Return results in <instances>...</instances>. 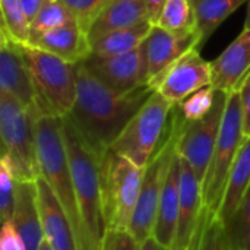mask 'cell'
Wrapping results in <instances>:
<instances>
[{
	"instance_id": "obj_1",
	"label": "cell",
	"mask_w": 250,
	"mask_h": 250,
	"mask_svg": "<svg viewBox=\"0 0 250 250\" xmlns=\"http://www.w3.org/2000/svg\"><path fill=\"white\" fill-rule=\"evenodd\" d=\"M76 101L66 117L92 149L104 157L154 89L144 85L129 94H117L94 78L82 63L76 64Z\"/></svg>"
},
{
	"instance_id": "obj_2",
	"label": "cell",
	"mask_w": 250,
	"mask_h": 250,
	"mask_svg": "<svg viewBox=\"0 0 250 250\" xmlns=\"http://www.w3.org/2000/svg\"><path fill=\"white\" fill-rule=\"evenodd\" d=\"M63 132L86 250H101L105 234L101 192L103 157L92 149L67 117H63Z\"/></svg>"
},
{
	"instance_id": "obj_3",
	"label": "cell",
	"mask_w": 250,
	"mask_h": 250,
	"mask_svg": "<svg viewBox=\"0 0 250 250\" xmlns=\"http://www.w3.org/2000/svg\"><path fill=\"white\" fill-rule=\"evenodd\" d=\"M35 146L40 176L48 183L53 193L63 205L76 236L78 250H86L66 149L63 117L44 114L35 120Z\"/></svg>"
},
{
	"instance_id": "obj_4",
	"label": "cell",
	"mask_w": 250,
	"mask_h": 250,
	"mask_svg": "<svg viewBox=\"0 0 250 250\" xmlns=\"http://www.w3.org/2000/svg\"><path fill=\"white\" fill-rule=\"evenodd\" d=\"M19 48L37 92L41 116L66 117L76 101V64L31 44L19 42Z\"/></svg>"
},
{
	"instance_id": "obj_5",
	"label": "cell",
	"mask_w": 250,
	"mask_h": 250,
	"mask_svg": "<svg viewBox=\"0 0 250 250\" xmlns=\"http://www.w3.org/2000/svg\"><path fill=\"white\" fill-rule=\"evenodd\" d=\"M145 168L108 149L101 160V192L105 231L129 230Z\"/></svg>"
},
{
	"instance_id": "obj_6",
	"label": "cell",
	"mask_w": 250,
	"mask_h": 250,
	"mask_svg": "<svg viewBox=\"0 0 250 250\" xmlns=\"http://www.w3.org/2000/svg\"><path fill=\"white\" fill-rule=\"evenodd\" d=\"M174 107L154 89L111 144L110 149L145 168L167 133Z\"/></svg>"
},
{
	"instance_id": "obj_7",
	"label": "cell",
	"mask_w": 250,
	"mask_h": 250,
	"mask_svg": "<svg viewBox=\"0 0 250 250\" xmlns=\"http://www.w3.org/2000/svg\"><path fill=\"white\" fill-rule=\"evenodd\" d=\"M38 117L10 95L0 92V136L3 155L18 182H35L40 167L35 146V120Z\"/></svg>"
},
{
	"instance_id": "obj_8",
	"label": "cell",
	"mask_w": 250,
	"mask_h": 250,
	"mask_svg": "<svg viewBox=\"0 0 250 250\" xmlns=\"http://www.w3.org/2000/svg\"><path fill=\"white\" fill-rule=\"evenodd\" d=\"M245 141L243 111L239 91L227 94V104L221 120L214 155L202 185L204 207L218 214L223 204L230 167Z\"/></svg>"
},
{
	"instance_id": "obj_9",
	"label": "cell",
	"mask_w": 250,
	"mask_h": 250,
	"mask_svg": "<svg viewBox=\"0 0 250 250\" xmlns=\"http://www.w3.org/2000/svg\"><path fill=\"white\" fill-rule=\"evenodd\" d=\"M226 104L227 94L217 91L214 107L205 117L195 122H185L183 119L177 141V154L190 164L202 185L214 155Z\"/></svg>"
},
{
	"instance_id": "obj_10",
	"label": "cell",
	"mask_w": 250,
	"mask_h": 250,
	"mask_svg": "<svg viewBox=\"0 0 250 250\" xmlns=\"http://www.w3.org/2000/svg\"><path fill=\"white\" fill-rule=\"evenodd\" d=\"M82 66L100 82L117 94H129L148 85V57L145 42L138 48L117 56H89Z\"/></svg>"
},
{
	"instance_id": "obj_11",
	"label": "cell",
	"mask_w": 250,
	"mask_h": 250,
	"mask_svg": "<svg viewBox=\"0 0 250 250\" xmlns=\"http://www.w3.org/2000/svg\"><path fill=\"white\" fill-rule=\"evenodd\" d=\"M209 85H212L211 62L205 60L198 48L186 53L149 83L173 105H179L189 95Z\"/></svg>"
},
{
	"instance_id": "obj_12",
	"label": "cell",
	"mask_w": 250,
	"mask_h": 250,
	"mask_svg": "<svg viewBox=\"0 0 250 250\" xmlns=\"http://www.w3.org/2000/svg\"><path fill=\"white\" fill-rule=\"evenodd\" d=\"M0 92L15 98L37 117L41 116L37 92L19 42L13 41L4 31L0 34Z\"/></svg>"
},
{
	"instance_id": "obj_13",
	"label": "cell",
	"mask_w": 250,
	"mask_h": 250,
	"mask_svg": "<svg viewBox=\"0 0 250 250\" xmlns=\"http://www.w3.org/2000/svg\"><path fill=\"white\" fill-rule=\"evenodd\" d=\"M198 32H171L158 25H152L145 40L148 57V85L164 73L173 63L193 48H199Z\"/></svg>"
},
{
	"instance_id": "obj_14",
	"label": "cell",
	"mask_w": 250,
	"mask_h": 250,
	"mask_svg": "<svg viewBox=\"0 0 250 250\" xmlns=\"http://www.w3.org/2000/svg\"><path fill=\"white\" fill-rule=\"evenodd\" d=\"M202 208V183L190 164L180 157V202L171 250H188L196 231Z\"/></svg>"
},
{
	"instance_id": "obj_15",
	"label": "cell",
	"mask_w": 250,
	"mask_h": 250,
	"mask_svg": "<svg viewBox=\"0 0 250 250\" xmlns=\"http://www.w3.org/2000/svg\"><path fill=\"white\" fill-rule=\"evenodd\" d=\"M37 202L44 240L53 250H78V242L70 220L63 205L41 176L37 179Z\"/></svg>"
},
{
	"instance_id": "obj_16",
	"label": "cell",
	"mask_w": 250,
	"mask_h": 250,
	"mask_svg": "<svg viewBox=\"0 0 250 250\" xmlns=\"http://www.w3.org/2000/svg\"><path fill=\"white\" fill-rule=\"evenodd\" d=\"M212 86L217 91L230 94L239 91L250 75V29H245L239 37L211 62Z\"/></svg>"
},
{
	"instance_id": "obj_17",
	"label": "cell",
	"mask_w": 250,
	"mask_h": 250,
	"mask_svg": "<svg viewBox=\"0 0 250 250\" xmlns=\"http://www.w3.org/2000/svg\"><path fill=\"white\" fill-rule=\"evenodd\" d=\"M28 44L73 64L83 62L91 54L88 32L78 21L47 31L32 38Z\"/></svg>"
},
{
	"instance_id": "obj_18",
	"label": "cell",
	"mask_w": 250,
	"mask_h": 250,
	"mask_svg": "<svg viewBox=\"0 0 250 250\" xmlns=\"http://www.w3.org/2000/svg\"><path fill=\"white\" fill-rule=\"evenodd\" d=\"M22 236L26 250H38L44 242L37 202V180L18 182L15 209L10 220Z\"/></svg>"
},
{
	"instance_id": "obj_19",
	"label": "cell",
	"mask_w": 250,
	"mask_h": 250,
	"mask_svg": "<svg viewBox=\"0 0 250 250\" xmlns=\"http://www.w3.org/2000/svg\"><path fill=\"white\" fill-rule=\"evenodd\" d=\"M144 22H149L145 0H107L91 22L88 37L89 41H92L105 32Z\"/></svg>"
},
{
	"instance_id": "obj_20",
	"label": "cell",
	"mask_w": 250,
	"mask_h": 250,
	"mask_svg": "<svg viewBox=\"0 0 250 250\" xmlns=\"http://www.w3.org/2000/svg\"><path fill=\"white\" fill-rule=\"evenodd\" d=\"M179 202H180V157L176 154L158 205L157 221L152 231V237L166 248L173 246L176 226H177V214H179Z\"/></svg>"
},
{
	"instance_id": "obj_21",
	"label": "cell",
	"mask_w": 250,
	"mask_h": 250,
	"mask_svg": "<svg viewBox=\"0 0 250 250\" xmlns=\"http://www.w3.org/2000/svg\"><path fill=\"white\" fill-rule=\"evenodd\" d=\"M250 188V136L245 138L229 173L223 204L217 217L227 226Z\"/></svg>"
},
{
	"instance_id": "obj_22",
	"label": "cell",
	"mask_w": 250,
	"mask_h": 250,
	"mask_svg": "<svg viewBox=\"0 0 250 250\" xmlns=\"http://www.w3.org/2000/svg\"><path fill=\"white\" fill-rule=\"evenodd\" d=\"M151 28L152 23L144 22L135 26L105 32L91 41V54L98 57H108L129 53L145 42L151 32Z\"/></svg>"
},
{
	"instance_id": "obj_23",
	"label": "cell",
	"mask_w": 250,
	"mask_h": 250,
	"mask_svg": "<svg viewBox=\"0 0 250 250\" xmlns=\"http://www.w3.org/2000/svg\"><path fill=\"white\" fill-rule=\"evenodd\" d=\"M249 0H193L196 13V31L199 34V48L211 38L220 25Z\"/></svg>"
},
{
	"instance_id": "obj_24",
	"label": "cell",
	"mask_w": 250,
	"mask_h": 250,
	"mask_svg": "<svg viewBox=\"0 0 250 250\" xmlns=\"http://www.w3.org/2000/svg\"><path fill=\"white\" fill-rule=\"evenodd\" d=\"M227 246L226 226L207 207L202 208L199 223L188 250H224Z\"/></svg>"
},
{
	"instance_id": "obj_25",
	"label": "cell",
	"mask_w": 250,
	"mask_h": 250,
	"mask_svg": "<svg viewBox=\"0 0 250 250\" xmlns=\"http://www.w3.org/2000/svg\"><path fill=\"white\" fill-rule=\"evenodd\" d=\"M157 25L171 32H198L193 0H167Z\"/></svg>"
},
{
	"instance_id": "obj_26",
	"label": "cell",
	"mask_w": 250,
	"mask_h": 250,
	"mask_svg": "<svg viewBox=\"0 0 250 250\" xmlns=\"http://www.w3.org/2000/svg\"><path fill=\"white\" fill-rule=\"evenodd\" d=\"M75 21H78L75 18V15L60 0H45L42 7L40 9V12L31 22L29 41L47 31H51L54 28L63 26V25L75 22Z\"/></svg>"
},
{
	"instance_id": "obj_27",
	"label": "cell",
	"mask_w": 250,
	"mask_h": 250,
	"mask_svg": "<svg viewBox=\"0 0 250 250\" xmlns=\"http://www.w3.org/2000/svg\"><path fill=\"white\" fill-rule=\"evenodd\" d=\"M0 9L1 31H4L16 42L28 44L31 25L21 7L19 0H0Z\"/></svg>"
},
{
	"instance_id": "obj_28",
	"label": "cell",
	"mask_w": 250,
	"mask_h": 250,
	"mask_svg": "<svg viewBox=\"0 0 250 250\" xmlns=\"http://www.w3.org/2000/svg\"><path fill=\"white\" fill-rule=\"evenodd\" d=\"M227 248L231 250H245L250 239V188L240 202L234 217L226 226Z\"/></svg>"
},
{
	"instance_id": "obj_29",
	"label": "cell",
	"mask_w": 250,
	"mask_h": 250,
	"mask_svg": "<svg viewBox=\"0 0 250 250\" xmlns=\"http://www.w3.org/2000/svg\"><path fill=\"white\" fill-rule=\"evenodd\" d=\"M215 97H217V89L212 85L205 86V88L193 92L192 95H189L186 100H183L177 105L179 113L182 114L185 122L199 120V119L205 117L212 110Z\"/></svg>"
},
{
	"instance_id": "obj_30",
	"label": "cell",
	"mask_w": 250,
	"mask_h": 250,
	"mask_svg": "<svg viewBox=\"0 0 250 250\" xmlns=\"http://www.w3.org/2000/svg\"><path fill=\"white\" fill-rule=\"evenodd\" d=\"M18 179L15 177L9 161L1 157L0 160V217L1 221H10L15 209Z\"/></svg>"
},
{
	"instance_id": "obj_31",
	"label": "cell",
	"mask_w": 250,
	"mask_h": 250,
	"mask_svg": "<svg viewBox=\"0 0 250 250\" xmlns=\"http://www.w3.org/2000/svg\"><path fill=\"white\" fill-rule=\"evenodd\" d=\"M60 1L70 9V12L75 15L78 22L88 32L91 22L94 21V18L97 16V13L100 12V9L107 0H60Z\"/></svg>"
},
{
	"instance_id": "obj_32",
	"label": "cell",
	"mask_w": 250,
	"mask_h": 250,
	"mask_svg": "<svg viewBox=\"0 0 250 250\" xmlns=\"http://www.w3.org/2000/svg\"><path fill=\"white\" fill-rule=\"evenodd\" d=\"M142 243L129 230H107L101 250H141Z\"/></svg>"
},
{
	"instance_id": "obj_33",
	"label": "cell",
	"mask_w": 250,
	"mask_h": 250,
	"mask_svg": "<svg viewBox=\"0 0 250 250\" xmlns=\"http://www.w3.org/2000/svg\"><path fill=\"white\" fill-rule=\"evenodd\" d=\"M240 94V103H242V111H243V132L245 138L250 136V75L243 82V85L239 89Z\"/></svg>"
},
{
	"instance_id": "obj_34",
	"label": "cell",
	"mask_w": 250,
	"mask_h": 250,
	"mask_svg": "<svg viewBox=\"0 0 250 250\" xmlns=\"http://www.w3.org/2000/svg\"><path fill=\"white\" fill-rule=\"evenodd\" d=\"M167 0H145V6H146V13H148V21L152 25H157L160 15L164 9Z\"/></svg>"
},
{
	"instance_id": "obj_35",
	"label": "cell",
	"mask_w": 250,
	"mask_h": 250,
	"mask_svg": "<svg viewBox=\"0 0 250 250\" xmlns=\"http://www.w3.org/2000/svg\"><path fill=\"white\" fill-rule=\"evenodd\" d=\"M19 3H21V7L26 16L29 25H31V22L34 21V18L37 16V13L45 3V0H19Z\"/></svg>"
},
{
	"instance_id": "obj_36",
	"label": "cell",
	"mask_w": 250,
	"mask_h": 250,
	"mask_svg": "<svg viewBox=\"0 0 250 250\" xmlns=\"http://www.w3.org/2000/svg\"><path fill=\"white\" fill-rule=\"evenodd\" d=\"M141 250H171V249H170V248L163 246L161 243H158V242L151 236V237H148V239L142 243Z\"/></svg>"
},
{
	"instance_id": "obj_37",
	"label": "cell",
	"mask_w": 250,
	"mask_h": 250,
	"mask_svg": "<svg viewBox=\"0 0 250 250\" xmlns=\"http://www.w3.org/2000/svg\"><path fill=\"white\" fill-rule=\"evenodd\" d=\"M245 29H250V0L248 3V15H246V21H245Z\"/></svg>"
},
{
	"instance_id": "obj_38",
	"label": "cell",
	"mask_w": 250,
	"mask_h": 250,
	"mask_svg": "<svg viewBox=\"0 0 250 250\" xmlns=\"http://www.w3.org/2000/svg\"><path fill=\"white\" fill-rule=\"evenodd\" d=\"M38 250H53V248H51V246H50V245H48V243L44 240V242H42V245L40 246V249Z\"/></svg>"
},
{
	"instance_id": "obj_39",
	"label": "cell",
	"mask_w": 250,
	"mask_h": 250,
	"mask_svg": "<svg viewBox=\"0 0 250 250\" xmlns=\"http://www.w3.org/2000/svg\"><path fill=\"white\" fill-rule=\"evenodd\" d=\"M245 250H250V239L249 242H248V245H246V248H245Z\"/></svg>"
},
{
	"instance_id": "obj_40",
	"label": "cell",
	"mask_w": 250,
	"mask_h": 250,
	"mask_svg": "<svg viewBox=\"0 0 250 250\" xmlns=\"http://www.w3.org/2000/svg\"><path fill=\"white\" fill-rule=\"evenodd\" d=\"M224 250H231V249H229V248H227V246H226V249H224Z\"/></svg>"
}]
</instances>
